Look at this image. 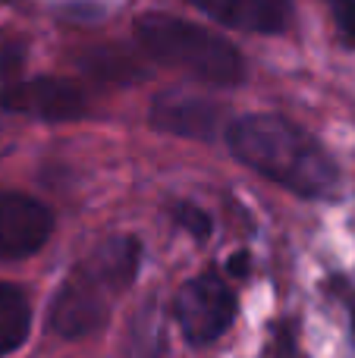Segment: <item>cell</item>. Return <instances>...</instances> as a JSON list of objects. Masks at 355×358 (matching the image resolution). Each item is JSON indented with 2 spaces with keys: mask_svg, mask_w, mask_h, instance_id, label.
I'll return each mask as SVG.
<instances>
[{
  "mask_svg": "<svg viewBox=\"0 0 355 358\" xmlns=\"http://www.w3.org/2000/svg\"><path fill=\"white\" fill-rule=\"evenodd\" d=\"M245 264H249V255H245V252L233 255V258L226 261V267H230V273H236V277H242V273L249 271V267H245Z\"/></svg>",
  "mask_w": 355,
  "mask_h": 358,
  "instance_id": "5bb4252c",
  "label": "cell"
},
{
  "mask_svg": "<svg viewBox=\"0 0 355 358\" xmlns=\"http://www.w3.org/2000/svg\"><path fill=\"white\" fill-rule=\"evenodd\" d=\"M176 220H180L195 239H208V233H211L208 214L201 208H195V204H180V208H176Z\"/></svg>",
  "mask_w": 355,
  "mask_h": 358,
  "instance_id": "4fadbf2b",
  "label": "cell"
},
{
  "mask_svg": "<svg viewBox=\"0 0 355 358\" xmlns=\"http://www.w3.org/2000/svg\"><path fill=\"white\" fill-rule=\"evenodd\" d=\"M138 258H142L138 242L132 236H117V239H107L104 245L94 248V255L82 267L117 296V292H123L136 280Z\"/></svg>",
  "mask_w": 355,
  "mask_h": 358,
  "instance_id": "9c48e42d",
  "label": "cell"
},
{
  "mask_svg": "<svg viewBox=\"0 0 355 358\" xmlns=\"http://www.w3.org/2000/svg\"><path fill=\"white\" fill-rule=\"evenodd\" d=\"M236 299L230 286L214 273L189 280L176 296V317H180L182 334L192 343H214L233 321Z\"/></svg>",
  "mask_w": 355,
  "mask_h": 358,
  "instance_id": "3957f363",
  "label": "cell"
},
{
  "mask_svg": "<svg viewBox=\"0 0 355 358\" xmlns=\"http://www.w3.org/2000/svg\"><path fill=\"white\" fill-rule=\"evenodd\" d=\"M233 155L261 176L305 198H331L340 185L333 157L296 123L274 113L239 117L226 129Z\"/></svg>",
  "mask_w": 355,
  "mask_h": 358,
  "instance_id": "6da1fadb",
  "label": "cell"
},
{
  "mask_svg": "<svg viewBox=\"0 0 355 358\" xmlns=\"http://www.w3.org/2000/svg\"><path fill=\"white\" fill-rule=\"evenodd\" d=\"M31 311L25 296L10 283H0V355L16 352L29 336Z\"/></svg>",
  "mask_w": 355,
  "mask_h": 358,
  "instance_id": "30bf717a",
  "label": "cell"
},
{
  "mask_svg": "<svg viewBox=\"0 0 355 358\" xmlns=\"http://www.w3.org/2000/svg\"><path fill=\"white\" fill-rule=\"evenodd\" d=\"M22 60H25V44L19 38L6 35V31H0V79L16 73L22 66Z\"/></svg>",
  "mask_w": 355,
  "mask_h": 358,
  "instance_id": "7c38bea8",
  "label": "cell"
},
{
  "mask_svg": "<svg viewBox=\"0 0 355 358\" xmlns=\"http://www.w3.org/2000/svg\"><path fill=\"white\" fill-rule=\"evenodd\" d=\"M110 296L113 292L101 280H94L85 267H75L50 305V330L66 340H82L101 330V324L107 321Z\"/></svg>",
  "mask_w": 355,
  "mask_h": 358,
  "instance_id": "277c9868",
  "label": "cell"
},
{
  "mask_svg": "<svg viewBox=\"0 0 355 358\" xmlns=\"http://www.w3.org/2000/svg\"><path fill=\"white\" fill-rule=\"evenodd\" d=\"M189 3L214 22L258 35L287 31L293 22V0H189Z\"/></svg>",
  "mask_w": 355,
  "mask_h": 358,
  "instance_id": "ba28073f",
  "label": "cell"
},
{
  "mask_svg": "<svg viewBox=\"0 0 355 358\" xmlns=\"http://www.w3.org/2000/svg\"><path fill=\"white\" fill-rule=\"evenodd\" d=\"M136 38L157 63L189 73L208 85H239L245 60L226 38L170 13H145L136 22Z\"/></svg>",
  "mask_w": 355,
  "mask_h": 358,
  "instance_id": "7a4b0ae2",
  "label": "cell"
},
{
  "mask_svg": "<svg viewBox=\"0 0 355 358\" xmlns=\"http://www.w3.org/2000/svg\"><path fill=\"white\" fill-rule=\"evenodd\" d=\"M224 107L195 92H161L151 104V126L182 138H214L224 126Z\"/></svg>",
  "mask_w": 355,
  "mask_h": 358,
  "instance_id": "5b68a950",
  "label": "cell"
},
{
  "mask_svg": "<svg viewBox=\"0 0 355 358\" xmlns=\"http://www.w3.org/2000/svg\"><path fill=\"white\" fill-rule=\"evenodd\" d=\"M327 6H331L337 35L343 38L346 48H355V0H327Z\"/></svg>",
  "mask_w": 355,
  "mask_h": 358,
  "instance_id": "8fae6325",
  "label": "cell"
},
{
  "mask_svg": "<svg viewBox=\"0 0 355 358\" xmlns=\"http://www.w3.org/2000/svg\"><path fill=\"white\" fill-rule=\"evenodd\" d=\"M54 217L29 195H0V258H29L48 242Z\"/></svg>",
  "mask_w": 355,
  "mask_h": 358,
  "instance_id": "8992f818",
  "label": "cell"
},
{
  "mask_svg": "<svg viewBox=\"0 0 355 358\" xmlns=\"http://www.w3.org/2000/svg\"><path fill=\"white\" fill-rule=\"evenodd\" d=\"M6 110L25 113V117H41V120H73L82 117L88 107V98L75 82L69 79H31L22 85L10 88L0 98Z\"/></svg>",
  "mask_w": 355,
  "mask_h": 358,
  "instance_id": "52a82bcc",
  "label": "cell"
}]
</instances>
